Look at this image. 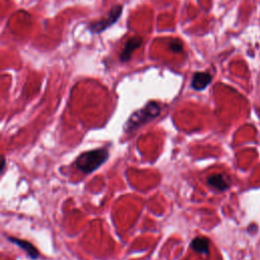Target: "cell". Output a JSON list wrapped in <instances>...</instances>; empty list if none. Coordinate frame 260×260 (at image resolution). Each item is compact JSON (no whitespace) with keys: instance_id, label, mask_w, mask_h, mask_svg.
<instances>
[{"instance_id":"cell-1","label":"cell","mask_w":260,"mask_h":260,"mask_svg":"<svg viewBox=\"0 0 260 260\" xmlns=\"http://www.w3.org/2000/svg\"><path fill=\"white\" fill-rule=\"evenodd\" d=\"M109 152L106 148H99L82 153L77 158L75 165L76 168L85 174H90L97 170L100 166L107 161Z\"/></svg>"},{"instance_id":"cell-2","label":"cell","mask_w":260,"mask_h":260,"mask_svg":"<svg viewBox=\"0 0 260 260\" xmlns=\"http://www.w3.org/2000/svg\"><path fill=\"white\" fill-rule=\"evenodd\" d=\"M161 113V107L158 103L150 102L147 105L136 111L129 118L125 125V130L127 132H132L135 129L141 127L145 123L153 120L155 117H158Z\"/></svg>"},{"instance_id":"cell-3","label":"cell","mask_w":260,"mask_h":260,"mask_svg":"<svg viewBox=\"0 0 260 260\" xmlns=\"http://www.w3.org/2000/svg\"><path fill=\"white\" fill-rule=\"evenodd\" d=\"M122 12V6L121 5H116L114 6L111 11L107 14L106 17H104L103 19L99 20L96 23H93L90 25V30L93 33H101L104 30H106L107 28L111 27L112 24H114L120 17Z\"/></svg>"},{"instance_id":"cell-4","label":"cell","mask_w":260,"mask_h":260,"mask_svg":"<svg viewBox=\"0 0 260 260\" xmlns=\"http://www.w3.org/2000/svg\"><path fill=\"white\" fill-rule=\"evenodd\" d=\"M142 44V39L140 37H134L132 39H130L125 47H124V50L122 51V53L120 55V60L123 61V62H126L128 61L130 58H131V55L133 52L139 48Z\"/></svg>"},{"instance_id":"cell-5","label":"cell","mask_w":260,"mask_h":260,"mask_svg":"<svg viewBox=\"0 0 260 260\" xmlns=\"http://www.w3.org/2000/svg\"><path fill=\"white\" fill-rule=\"evenodd\" d=\"M212 80H213V77L210 73L196 72L192 77L191 87L195 91H202L211 84Z\"/></svg>"},{"instance_id":"cell-6","label":"cell","mask_w":260,"mask_h":260,"mask_svg":"<svg viewBox=\"0 0 260 260\" xmlns=\"http://www.w3.org/2000/svg\"><path fill=\"white\" fill-rule=\"evenodd\" d=\"M207 183L219 191H225L230 187L229 179L222 174H216V175L210 176L209 178H207Z\"/></svg>"},{"instance_id":"cell-7","label":"cell","mask_w":260,"mask_h":260,"mask_svg":"<svg viewBox=\"0 0 260 260\" xmlns=\"http://www.w3.org/2000/svg\"><path fill=\"white\" fill-rule=\"evenodd\" d=\"M10 242L14 243L15 245H17L18 247H20L25 253L28 254L29 257L36 259L39 257V251L28 241H24V240H19V239H15V238H9L8 239Z\"/></svg>"},{"instance_id":"cell-8","label":"cell","mask_w":260,"mask_h":260,"mask_svg":"<svg viewBox=\"0 0 260 260\" xmlns=\"http://www.w3.org/2000/svg\"><path fill=\"white\" fill-rule=\"evenodd\" d=\"M190 246L197 253L205 254V255H209L210 253V241L206 238L197 237L192 240Z\"/></svg>"},{"instance_id":"cell-9","label":"cell","mask_w":260,"mask_h":260,"mask_svg":"<svg viewBox=\"0 0 260 260\" xmlns=\"http://www.w3.org/2000/svg\"><path fill=\"white\" fill-rule=\"evenodd\" d=\"M170 49L173 51V52H181L182 49H183V45H182V43L178 40H174L170 43Z\"/></svg>"},{"instance_id":"cell-10","label":"cell","mask_w":260,"mask_h":260,"mask_svg":"<svg viewBox=\"0 0 260 260\" xmlns=\"http://www.w3.org/2000/svg\"><path fill=\"white\" fill-rule=\"evenodd\" d=\"M4 166H5V159H2V165H1V173L3 172V169H4Z\"/></svg>"}]
</instances>
